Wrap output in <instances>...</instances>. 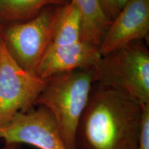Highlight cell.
<instances>
[{"label": "cell", "instance_id": "obj_2", "mask_svg": "<svg viewBox=\"0 0 149 149\" xmlns=\"http://www.w3.org/2000/svg\"><path fill=\"white\" fill-rule=\"evenodd\" d=\"M93 68L74 70L55 74L39 96L37 105L53 115L67 149L76 148L78 124L90 97Z\"/></svg>", "mask_w": 149, "mask_h": 149}, {"label": "cell", "instance_id": "obj_7", "mask_svg": "<svg viewBox=\"0 0 149 149\" xmlns=\"http://www.w3.org/2000/svg\"><path fill=\"white\" fill-rule=\"evenodd\" d=\"M149 33V0H128L104 35L101 55L130 42L146 39Z\"/></svg>", "mask_w": 149, "mask_h": 149}, {"label": "cell", "instance_id": "obj_4", "mask_svg": "<svg viewBox=\"0 0 149 149\" xmlns=\"http://www.w3.org/2000/svg\"><path fill=\"white\" fill-rule=\"evenodd\" d=\"M59 6L46 7L28 21L1 25V36L6 48L26 71L37 74L41 61L53 40Z\"/></svg>", "mask_w": 149, "mask_h": 149}, {"label": "cell", "instance_id": "obj_15", "mask_svg": "<svg viewBox=\"0 0 149 149\" xmlns=\"http://www.w3.org/2000/svg\"><path fill=\"white\" fill-rule=\"evenodd\" d=\"M128 0H114L115 1V6L116 10L117 11V13H119L123 6L126 4V3L127 2Z\"/></svg>", "mask_w": 149, "mask_h": 149}, {"label": "cell", "instance_id": "obj_9", "mask_svg": "<svg viewBox=\"0 0 149 149\" xmlns=\"http://www.w3.org/2000/svg\"><path fill=\"white\" fill-rule=\"evenodd\" d=\"M76 5L81 19L82 40L100 49L110 26L100 0H70Z\"/></svg>", "mask_w": 149, "mask_h": 149}, {"label": "cell", "instance_id": "obj_6", "mask_svg": "<svg viewBox=\"0 0 149 149\" xmlns=\"http://www.w3.org/2000/svg\"><path fill=\"white\" fill-rule=\"evenodd\" d=\"M37 106L18 113L0 129V139L38 149H67L53 115L45 107Z\"/></svg>", "mask_w": 149, "mask_h": 149}, {"label": "cell", "instance_id": "obj_10", "mask_svg": "<svg viewBox=\"0 0 149 149\" xmlns=\"http://www.w3.org/2000/svg\"><path fill=\"white\" fill-rule=\"evenodd\" d=\"M82 41L81 15L76 5L70 1L59 6L51 45L70 46Z\"/></svg>", "mask_w": 149, "mask_h": 149}, {"label": "cell", "instance_id": "obj_1", "mask_svg": "<svg viewBox=\"0 0 149 149\" xmlns=\"http://www.w3.org/2000/svg\"><path fill=\"white\" fill-rule=\"evenodd\" d=\"M144 104L120 89L93 86L78 124L77 149H137Z\"/></svg>", "mask_w": 149, "mask_h": 149}, {"label": "cell", "instance_id": "obj_8", "mask_svg": "<svg viewBox=\"0 0 149 149\" xmlns=\"http://www.w3.org/2000/svg\"><path fill=\"white\" fill-rule=\"evenodd\" d=\"M100 57L98 48L83 40L70 46L51 45L41 61L37 74L48 79L62 72L93 68Z\"/></svg>", "mask_w": 149, "mask_h": 149}, {"label": "cell", "instance_id": "obj_13", "mask_svg": "<svg viewBox=\"0 0 149 149\" xmlns=\"http://www.w3.org/2000/svg\"><path fill=\"white\" fill-rule=\"evenodd\" d=\"M100 1L104 14L107 17V19L109 20V23L111 24L117 15L114 0H100Z\"/></svg>", "mask_w": 149, "mask_h": 149}, {"label": "cell", "instance_id": "obj_11", "mask_svg": "<svg viewBox=\"0 0 149 149\" xmlns=\"http://www.w3.org/2000/svg\"><path fill=\"white\" fill-rule=\"evenodd\" d=\"M70 0H0V24L28 21L46 7L63 6Z\"/></svg>", "mask_w": 149, "mask_h": 149}, {"label": "cell", "instance_id": "obj_3", "mask_svg": "<svg viewBox=\"0 0 149 149\" xmlns=\"http://www.w3.org/2000/svg\"><path fill=\"white\" fill-rule=\"evenodd\" d=\"M93 68V83L120 89L141 104H149V51L140 41L101 55Z\"/></svg>", "mask_w": 149, "mask_h": 149}, {"label": "cell", "instance_id": "obj_12", "mask_svg": "<svg viewBox=\"0 0 149 149\" xmlns=\"http://www.w3.org/2000/svg\"><path fill=\"white\" fill-rule=\"evenodd\" d=\"M137 149H149V104L142 107L140 133Z\"/></svg>", "mask_w": 149, "mask_h": 149}, {"label": "cell", "instance_id": "obj_5", "mask_svg": "<svg viewBox=\"0 0 149 149\" xmlns=\"http://www.w3.org/2000/svg\"><path fill=\"white\" fill-rule=\"evenodd\" d=\"M0 27V129L19 113L37 106L47 79L26 71L6 48Z\"/></svg>", "mask_w": 149, "mask_h": 149}, {"label": "cell", "instance_id": "obj_16", "mask_svg": "<svg viewBox=\"0 0 149 149\" xmlns=\"http://www.w3.org/2000/svg\"><path fill=\"white\" fill-rule=\"evenodd\" d=\"M0 27H1V24H0Z\"/></svg>", "mask_w": 149, "mask_h": 149}, {"label": "cell", "instance_id": "obj_14", "mask_svg": "<svg viewBox=\"0 0 149 149\" xmlns=\"http://www.w3.org/2000/svg\"><path fill=\"white\" fill-rule=\"evenodd\" d=\"M0 149H22V144L15 143H5L4 146Z\"/></svg>", "mask_w": 149, "mask_h": 149}]
</instances>
